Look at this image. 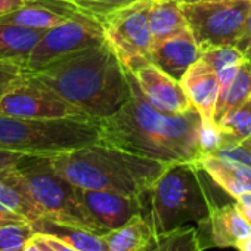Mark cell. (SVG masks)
<instances>
[{"label": "cell", "instance_id": "ffe728a7", "mask_svg": "<svg viewBox=\"0 0 251 251\" xmlns=\"http://www.w3.org/2000/svg\"><path fill=\"white\" fill-rule=\"evenodd\" d=\"M106 251H145L154 236L150 222L144 214L135 216L126 225L103 235Z\"/></svg>", "mask_w": 251, "mask_h": 251}, {"label": "cell", "instance_id": "d6a6232c", "mask_svg": "<svg viewBox=\"0 0 251 251\" xmlns=\"http://www.w3.org/2000/svg\"><path fill=\"white\" fill-rule=\"evenodd\" d=\"M235 207L241 216L251 225V192H245L235 200Z\"/></svg>", "mask_w": 251, "mask_h": 251}, {"label": "cell", "instance_id": "f546056e", "mask_svg": "<svg viewBox=\"0 0 251 251\" xmlns=\"http://www.w3.org/2000/svg\"><path fill=\"white\" fill-rule=\"evenodd\" d=\"M27 74L23 64L0 59V100H2Z\"/></svg>", "mask_w": 251, "mask_h": 251}, {"label": "cell", "instance_id": "60d3db41", "mask_svg": "<svg viewBox=\"0 0 251 251\" xmlns=\"http://www.w3.org/2000/svg\"><path fill=\"white\" fill-rule=\"evenodd\" d=\"M242 144H244L245 147H248V148L251 150V139H248V141H245V142H242Z\"/></svg>", "mask_w": 251, "mask_h": 251}, {"label": "cell", "instance_id": "6da1fadb", "mask_svg": "<svg viewBox=\"0 0 251 251\" xmlns=\"http://www.w3.org/2000/svg\"><path fill=\"white\" fill-rule=\"evenodd\" d=\"M129 81V100L112 115L98 120L100 142L166 164H195L201 157L200 112L195 108L182 114L161 112L145 99L130 73Z\"/></svg>", "mask_w": 251, "mask_h": 251}, {"label": "cell", "instance_id": "ba28073f", "mask_svg": "<svg viewBox=\"0 0 251 251\" xmlns=\"http://www.w3.org/2000/svg\"><path fill=\"white\" fill-rule=\"evenodd\" d=\"M151 0H142L102 21L105 40L127 71L151 62L152 33L148 20Z\"/></svg>", "mask_w": 251, "mask_h": 251}, {"label": "cell", "instance_id": "ac0fdd59", "mask_svg": "<svg viewBox=\"0 0 251 251\" xmlns=\"http://www.w3.org/2000/svg\"><path fill=\"white\" fill-rule=\"evenodd\" d=\"M195 166L233 200L251 192V167L225 161L214 155H201Z\"/></svg>", "mask_w": 251, "mask_h": 251}, {"label": "cell", "instance_id": "f35d334b", "mask_svg": "<svg viewBox=\"0 0 251 251\" xmlns=\"http://www.w3.org/2000/svg\"><path fill=\"white\" fill-rule=\"evenodd\" d=\"M180 5H191V3H205V2H226V0H179Z\"/></svg>", "mask_w": 251, "mask_h": 251}, {"label": "cell", "instance_id": "d4e9b609", "mask_svg": "<svg viewBox=\"0 0 251 251\" xmlns=\"http://www.w3.org/2000/svg\"><path fill=\"white\" fill-rule=\"evenodd\" d=\"M217 124L238 144L251 139V98L238 108L226 112Z\"/></svg>", "mask_w": 251, "mask_h": 251}, {"label": "cell", "instance_id": "836d02e7", "mask_svg": "<svg viewBox=\"0 0 251 251\" xmlns=\"http://www.w3.org/2000/svg\"><path fill=\"white\" fill-rule=\"evenodd\" d=\"M49 247H52L55 251H78L77 248L71 247L70 244H67L65 241L53 236V235H49V233H42V232H36Z\"/></svg>", "mask_w": 251, "mask_h": 251}, {"label": "cell", "instance_id": "52a82bcc", "mask_svg": "<svg viewBox=\"0 0 251 251\" xmlns=\"http://www.w3.org/2000/svg\"><path fill=\"white\" fill-rule=\"evenodd\" d=\"M250 9L251 0L182 5L200 52L219 46H236Z\"/></svg>", "mask_w": 251, "mask_h": 251}, {"label": "cell", "instance_id": "484cf974", "mask_svg": "<svg viewBox=\"0 0 251 251\" xmlns=\"http://www.w3.org/2000/svg\"><path fill=\"white\" fill-rule=\"evenodd\" d=\"M64 2L77 9L81 15L102 24V21L112 14L142 2V0H64Z\"/></svg>", "mask_w": 251, "mask_h": 251}, {"label": "cell", "instance_id": "8d00e7d4", "mask_svg": "<svg viewBox=\"0 0 251 251\" xmlns=\"http://www.w3.org/2000/svg\"><path fill=\"white\" fill-rule=\"evenodd\" d=\"M21 220H25L14 213H8V211H3V210H0V226H3V225H8V223H12V222H21ZM28 222V220H27Z\"/></svg>", "mask_w": 251, "mask_h": 251}, {"label": "cell", "instance_id": "5b68a950", "mask_svg": "<svg viewBox=\"0 0 251 251\" xmlns=\"http://www.w3.org/2000/svg\"><path fill=\"white\" fill-rule=\"evenodd\" d=\"M202 170L191 163L170 164L154 183L150 197V210L145 217L154 235H161L188 222L205 219L216 204L202 182Z\"/></svg>", "mask_w": 251, "mask_h": 251}, {"label": "cell", "instance_id": "d6986e66", "mask_svg": "<svg viewBox=\"0 0 251 251\" xmlns=\"http://www.w3.org/2000/svg\"><path fill=\"white\" fill-rule=\"evenodd\" d=\"M46 31L12 24H0V59L14 61L25 67L30 55Z\"/></svg>", "mask_w": 251, "mask_h": 251}, {"label": "cell", "instance_id": "8fae6325", "mask_svg": "<svg viewBox=\"0 0 251 251\" xmlns=\"http://www.w3.org/2000/svg\"><path fill=\"white\" fill-rule=\"evenodd\" d=\"M80 198L93 217L106 232L114 230L138 214H145V197L127 195L112 191H93L78 188Z\"/></svg>", "mask_w": 251, "mask_h": 251}, {"label": "cell", "instance_id": "1f68e13d", "mask_svg": "<svg viewBox=\"0 0 251 251\" xmlns=\"http://www.w3.org/2000/svg\"><path fill=\"white\" fill-rule=\"evenodd\" d=\"M244 55L247 59L251 58V9L248 12V17L245 20V25H244V31H242V36L239 39V42L236 43V46Z\"/></svg>", "mask_w": 251, "mask_h": 251}, {"label": "cell", "instance_id": "83f0119b", "mask_svg": "<svg viewBox=\"0 0 251 251\" xmlns=\"http://www.w3.org/2000/svg\"><path fill=\"white\" fill-rule=\"evenodd\" d=\"M238 144L232 139L229 133H226L216 121L205 123L201 120V127L198 132V147L201 151V155H213L220 148Z\"/></svg>", "mask_w": 251, "mask_h": 251}, {"label": "cell", "instance_id": "44dd1931", "mask_svg": "<svg viewBox=\"0 0 251 251\" xmlns=\"http://www.w3.org/2000/svg\"><path fill=\"white\" fill-rule=\"evenodd\" d=\"M148 20L154 42L189 27L179 0H151Z\"/></svg>", "mask_w": 251, "mask_h": 251}, {"label": "cell", "instance_id": "ab89813d", "mask_svg": "<svg viewBox=\"0 0 251 251\" xmlns=\"http://www.w3.org/2000/svg\"><path fill=\"white\" fill-rule=\"evenodd\" d=\"M24 251H43V250H42V248L34 242V239H31V241L25 245Z\"/></svg>", "mask_w": 251, "mask_h": 251}, {"label": "cell", "instance_id": "f1b7e54d", "mask_svg": "<svg viewBox=\"0 0 251 251\" xmlns=\"http://www.w3.org/2000/svg\"><path fill=\"white\" fill-rule=\"evenodd\" d=\"M201 59H204L214 71L216 74L222 71L226 67L241 65L247 58L245 55L235 46H219L211 48L201 52Z\"/></svg>", "mask_w": 251, "mask_h": 251}, {"label": "cell", "instance_id": "3957f363", "mask_svg": "<svg viewBox=\"0 0 251 251\" xmlns=\"http://www.w3.org/2000/svg\"><path fill=\"white\" fill-rule=\"evenodd\" d=\"M52 167L81 189L145 197L170 166L98 142L49 157Z\"/></svg>", "mask_w": 251, "mask_h": 251}, {"label": "cell", "instance_id": "74e56055", "mask_svg": "<svg viewBox=\"0 0 251 251\" xmlns=\"http://www.w3.org/2000/svg\"><path fill=\"white\" fill-rule=\"evenodd\" d=\"M238 251H251V233L236 245Z\"/></svg>", "mask_w": 251, "mask_h": 251}, {"label": "cell", "instance_id": "7402d4cb", "mask_svg": "<svg viewBox=\"0 0 251 251\" xmlns=\"http://www.w3.org/2000/svg\"><path fill=\"white\" fill-rule=\"evenodd\" d=\"M33 226L36 232L53 235L65 241L71 247L77 248L78 251H106L108 250L103 235H98L86 229L59 225L46 219H40L34 222Z\"/></svg>", "mask_w": 251, "mask_h": 251}, {"label": "cell", "instance_id": "7c38bea8", "mask_svg": "<svg viewBox=\"0 0 251 251\" xmlns=\"http://www.w3.org/2000/svg\"><path fill=\"white\" fill-rule=\"evenodd\" d=\"M129 73L136 80L145 99L161 112L182 114L194 108L180 81L161 71L152 62H147Z\"/></svg>", "mask_w": 251, "mask_h": 251}, {"label": "cell", "instance_id": "9c48e42d", "mask_svg": "<svg viewBox=\"0 0 251 251\" xmlns=\"http://www.w3.org/2000/svg\"><path fill=\"white\" fill-rule=\"evenodd\" d=\"M103 42L105 33L100 23L87 17L73 18L61 25L46 30L30 55L25 68L28 71L40 70L55 61L102 45Z\"/></svg>", "mask_w": 251, "mask_h": 251}, {"label": "cell", "instance_id": "cb8c5ba5", "mask_svg": "<svg viewBox=\"0 0 251 251\" xmlns=\"http://www.w3.org/2000/svg\"><path fill=\"white\" fill-rule=\"evenodd\" d=\"M145 251H202L198 229L194 226H182L175 230L154 235Z\"/></svg>", "mask_w": 251, "mask_h": 251}, {"label": "cell", "instance_id": "9a60e30c", "mask_svg": "<svg viewBox=\"0 0 251 251\" xmlns=\"http://www.w3.org/2000/svg\"><path fill=\"white\" fill-rule=\"evenodd\" d=\"M77 17L84 15L64 0H27L21 8L0 17V24L46 31Z\"/></svg>", "mask_w": 251, "mask_h": 251}, {"label": "cell", "instance_id": "8992f818", "mask_svg": "<svg viewBox=\"0 0 251 251\" xmlns=\"http://www.w3.org/2000/svg\"><path fill=\"white\" fill-rule=\"evenodd\" d=\"M28 189L42 211V219L90 230L98 235L108 233L86 210L78 188L64 179L50 163L49 157L24 155L17 163Z\"/></svg>", "mask_w": 251, "mask_h": 251}, {"label": "cell", "instance_id": "603a6c76", "mask_svg": "<svg viewBox=\"0 0 251 251\" xmlns=\"http://www.w3.org/2000/svg\"><path fill=\"white\" fill-rule=\"evenodd\" d=\"M250 98H251V62L250 59H245L238 68V73L232 80V83L229 84V87L226 89L225 95L217 99V105L214 111L216 123L226 112L238 108Z\"/></svg>", "mask_w": 251, "mask_h": 251}, {"label": "cell", "instance_id": "b9f144b4", "mask_svg": "<svg viewBox=\"0 0 251 251\" xmlns=\"http://www.w3.org/2000/svg\"><path fill=\"white\" fill-rule=\"evenodd\" d=\"M250 62H251V58H250Z\"/></svg>", "mask_w": 251, "mask_h": 251}, {"label": "cell", "instance_id": "2e32d148", "mask_svg": "<svg viewBox=\"0 0 251 251\" xmlns=\"http://www.w3.org/2000/svg\"><path fill=\"white\" fill-rule=\"evenodd\" d=\"M180 84L189 98L192 106L200 112L205 123L216 121L214 111L219 99V78L216 71L204 61L198 59L182 77Z\"/></svg>", "mask_w": 251, "mask_h": 251}, {"label": "cell", "instance_id": "e575fe53", "mask_svg": "<svg viewBox=\"0 0 251 251\" xmlns=\"http://www.w3.org/2000/svg\"><path fill=\"white\" fill-rule=\"evenodd\" d=\"M25 154H20V152H14V151H3L0 150V170L6 169V167H12L15 166Z\"/></svg>", "mask_w": 251, "mask_h": 251}, {"label": "cell", "instance_id": "4316f807", "mask_svg": "<svg viewBox=\"0 0 251 251\" xmlns=\"http://www.w3.org/2000/svg\"><path fill=\"white\" fill-rule=\"evenodd\" d=\"M34 235V226L27 220L0 226V251H24Z\"/></svg>", "mask_w": 251, "mask_h": 251}, {"label": "cell", "instance_id": "5bb4252c", "mask_svg": "<svg viewBox=\"0 0 251 251\" xmlns=\"http://www.w3.org/2000/svg\"><path fill=\"white\" fill-rule=\"evenodd\" d=\"M200 56V48L189 27L155 40L151 49V62L179 81Z\"/></svg>", "mask_w": 251, "mask_h": 251}, {"label": "cell", "instance_id": "d590c367", "mask_svg": "<svg viewBox=\"0 0 251 251\" xmlns=\"http://www.w3.org/2000/svg\"><path fill=\"white\" fill-rule=\"evenodd\" d=\"M27 0H0V17L14 12L15 9L21 8Z\"/></svg>", "mask_w": 251, "mask_h": 251}, {"label": "cell", "instance_id": "e0dca14e", "mask_svg": "<svg viewBox=\"0 0 251 251\" xmlns=\"http://www.w3.org/2000/svg\"><path fill=\"white\" fill-rule=\"evenodd\" d=\"M0 210L14 213L30 223L43 217L17 164L0 170Z\"/></svg>", "mask_w": 251, "mask_h": 251}, {"label": "cell", "instance_id": "30bf717a", "mask_svg": "<svg viewBox=\"0 0 251 251\" xmlns=\"http://www.w3.org/2000/svg\"><path fill=\"white\" fill-rule=\"evenodd\" d=\"M27 70V68H25ZM0 115L20 118H67L86 115L28 71L0 100Z\"/></svg>", "mask_w": 251, "mask_h": 251}, {"label": "cell", "instance_id": "4fadbf2b", "mask_svg": "<svg viewBox=\"0 0 251 251\" xmlns=\"http://www.w3.org/2000/svg\"><path fill=\"white\" fill-rule=\"evenodd\" d=\"M197 229L201 250L236 248L251 233V225L241 216L235 204H214L208 216L198 222Z\"/></svg>", "mask_w": 251, "mask_h": 251}, {"label": "cell", "instance_id": "7a4b0ae2", "mask_svg": "<svg viewBox=\"0 0 251 251\" xmlns=\"http://www.w3.org/2000/svg\"><path fill=\"white\" fill-rule=\"evenodd\" d=\"M28 73L96 120L117 112L132 95L129 73L106 40Z\"/></svg>", "mask_w": 251, "mask_h": 251}, {"label": "cell", "instance_id": "277c9868", "mask_svg": "<svg viewBox=\"0 0 251 251\" xmlns=\"http://www.w3.org/2000/svg\"><path fill=\"white\" fill-rule=\"evenodd\" d=\"M100 142L99 121L89 115L20 118L0 115V150L53 157Z\"/></svg>", "mask_w": 251, "mask_h": 251}, {"label": "cell", "instance_id": "4dcf8cb0", "mask_svg": "<svg viewBox=\"0 0 251 251\" xmlns=\"http://www.w3.org/2000/svg\"><path fill=\"white\" fill-rule=\"evenodd\" d=\"M213 155L220 158V160H225V161H230V163H236V164L251 167V150L248 147H245L244 144L226 145V147L220 148L217 152H214Z\"/></svg>", "mask_w": 251, "mask_h": 251}]
</instances>
